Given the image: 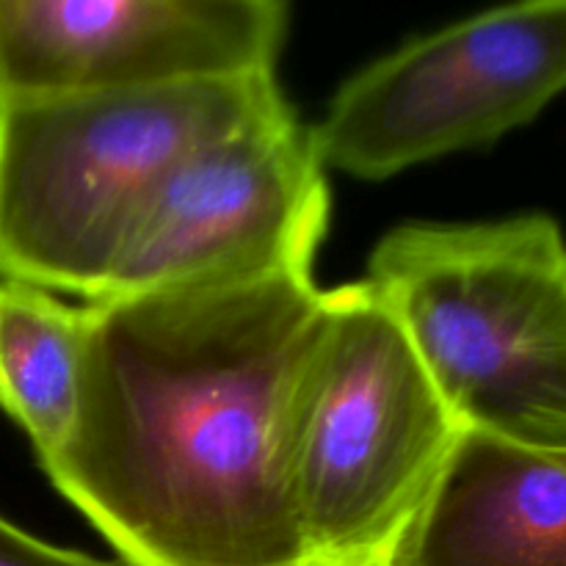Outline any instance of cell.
I'll use <instances>...</instances> for the list:
<instances>
[{
    "label": "cell",
    "instance_id": "9",
    "mask_svg": "<svg viewBox=\"0 0 566 566\" xmlns=\"http://www.w3.org/2000/svg\"><path fill=\"white\" fill-rule=\"evenodd\" d=\"M86 307L25 282H0V409L48 464L75 429Z\"/></svg>",
    "mask_w": 566,
    "mask_h": 566
},
{
    "label": "cell",
    "instance_id": "1",
    "mask_svg": "<svg viewBox=\"0 0 566 566\" xmlns=\"http://www.w3.org/2000/svg\"><path fill=\"white\" fill-rule=\"evenodd\" d=\"M324 324L313 274L88 302L75 429L44 473L130 566H313L293 431Z\"/></svg>",
    "mask_w": 566,
    "mask_h": 566
},
{
    "label": "cell",
    "instance_id": "5",
    "mask_svg": "<svg viewBox=\"0 0 566 566\" xmlns=\"http://www.w3.org/2000/svg\"><path fill=\"white\" fill-rule=\"evenodd\" d=\"M566 92V0L503 6L392 50L346 81L313 133L329 169L385 180L486 147Z\"/></svg>",
    "mask_w": 566,
    "mask_h": 566
},
{
    "label": "cell",
    "instance_id": "8",
    "mask_svg": "<svg viewBox=\"0 0 566 566\" xmlns=\"http://www.w3.org/2000/svg\"><path fill=\"white\" fill-rule=\"evenodd\" d=\"M381 566H566V453L462 431Z\"/></svg>",
    "mask_w": 566,
    "mask_h": 566
},
{
    "label": "cell",
    "instance_id": "10",
    "mask_svg": "<svg viewBox=\"0 0 566 566\" xmlns=\"http://www.w3.org/2000/svg\"><path fill=\"white\" fill-rule=\"evenodd\" d=\"M0 566H114L83 553L48 545L0 517Z\"/></svg>",
    "mask_w": 566,
    "mask_h": 566
},
{
    "label": "cell",
    "instance_id": "6",
    "mask_svg": "<svg viewBox=\"0 0 566 566\" xmlns=\"http://www.w3.org/2000/svg\"><path fill=\"white\" fill-rule=\"evenodd\" d=\"M326 224V166L313 133L280 99L169 177L103 298L313 274Z\"/></svg>",
    "mask_w": 566,
    "mask_h": 566
},
{
    "label": "cell",
    "instance_id": "4",
    "mask_svg": "<svg viewBox=\"0 0 566 566\" xmlns=\"http://www.w3.org/2000/svg\"><path fill=\"white\" fill-rule=\"evenodd\" d=\"M459 437L385 298L365 280L326 291L293 431V501L313 566L385 564Z\"/></svg>",
    "mask_w": 566,
    "mask_h": 566
},
{
    "label": "cell",
    "instance_id": "11",
    "mask_svg": "<svg viewBox=\"0 0 566 566\" xmlns=\"http://www.w3.org/2000/svg\"><path fill=\"white\" fill-rule=\"evenodd\" d=\"M376 566H381V564H376Z\"/></svg>",
    "mask_w": 566,
    "mask_h": 566
},
{
    "label": "cell",
    "instance_id": "7",
    "mask_svg": "<svg viewBox=\"0 0 566 566\" xmlns=\"http://www.w3.org/2000/svg\"><path fill=\"white\" fill-rule=\"evenodd\" d=\"M280 0H0V103L274 75Z\"/></svg>",
    "mask_w": 566,
    "mask_h": 566
},
{
    "label": "cell",
    "instance_id": "2",
    "mask_svg": "<svg viewBox=\"0 0 566 566\" xmlns=\"http://www.w3.org/2000/svg\"><path fill=\"white\" fill-rule=\"evenodd\" d=\"M280 99L252 75L0 103V282L99 302L169 177Z\"/></svg>",
    "mask_w": 566,
    "mask_h": 566
},
{
    "label": "cell",
    "instance_id": "3",
    "mask_svg": "<svg viewBox=\"0 0 566 566\" xmlns=\"http://www.w3.org/2000/svg\"><path fill=\"white\" fill-rule=\"evenodd\" d=\"M365 282L462 431L566 453V243L551 216L396 227Z\"/></svg>",
    "mask_w": 566,
    "mask_h": 566
}]
</instances>
